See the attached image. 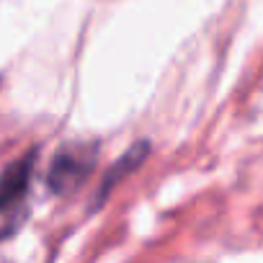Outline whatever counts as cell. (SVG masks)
Returning a JSON list of instances; mask_svg holds the SVG:
<instances>
[{
  "instance_id": "cell-1",
  "label": "cell",
  "mask_w": 263,
  "mask_h": 263,
  "mask_svg": "<svg viewBox=\"0 0 263 263\" xmlns=\"http://www.w3.org/2000/svg\"><path fill=\"white\" fill-rule=\"evenodd\" d=\"M34 168H36V150L26 153L24 158H18L0 173V237L11 235L21 219V209L31 189Z\"/></svg>"
},
{
  "instance_id": "cell-2",
  "label": "cell",
  "mask_w": 263,
  "mask_h": 263,
  "mask_svg": "<svg viewBox=\"0 0 263 263\" xmlns=\"http://www.w3.org/2000/svg\"><path fill=\"white\" fill-rule=\"evenodd\" d=\"M96 155L98 147L96 145H85V142H75V145H65L49 168L47 183L54 194H70L75 191L93 171L96 165Z\"/></svg>"
},
{
  "instance_id": "cell-3",
  "label": "cell",
  "mask_w": 263,
  "mask_h": 263,
  "mask_svg": "<svg viewBox=\"0 0 263 263\" xmlns=\"http://www.w3.org/2000/svg\"><path fill=\"white\" fill-rule=\"evenodd\" d=\"M147 145L145 142H137V145H132L129 147V153L124 155V158H119V163H114L111 165V171L106 173V178H103V186H101V191H98V199H103L124 176H129L132 171H137L140 165H142V160L147 158Z\"/></svg>"
}]
</instances>
